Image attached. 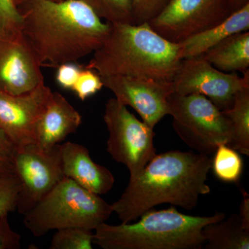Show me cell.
Returning <instances> with one entry per match:
<instances>
[{
    "instance_id": "19",
    "label": "cell",
    "mask_w": 249,
    "mask_h": 249,
    "mask_svg": "<svg viewBox=\"0 0 249 249\" xmlns=\"http://www.w3.org/2000/svg\"><path fill=\"white\" fill-rule=\"evenodd\" d=\"M222 111L230 124L228 145L239 153L249 156V88L236 93L231 107Z\"/></svg>"
},
{
    "instance_id": "6",
    "label": "cell",
    "mask_w": 249,
    "mask_h": 249,
    "mask_svg": "<svg viewBox=\"0 0 249 249\" xmlns=\"http://www.w3.org/2000/svg\"><path fill=\"white\" fill-rule=\"evenodd\" d=\"M168 104L174 129L196 152L210 155L220 144H229V120L206 96L173 93L168 98Z\"/></svg>"
},
{
    "instance_id": "30",
    "label": "cell",
    "mask_w": 249,
    "mask_h": 249,
    "mask_svg": "<svg viewBox=\"0 0 249 249\" xmlns=\"http://www.w3.org/2000/svg\"><path fill=\"white\" fill-rule=\"evenodd\" d=\"M16 147L4 131L0 128V155L11 160Z\"/></svg>"
},
{
    "instance_id": "27",
    "label": "cell",
    "mask_w": 249,
    "mask_h": 249,
    "mask_svg": "<svg viewBox=\"0 0 249 249\" xmlns=\"http://www.w3.org/2000/svg\"><path fill=\"white\" fill-rule=\"evenodd\" d=\"M83 66L76 62H67L57 67V83L65 89L71 90Z\"/></svg>"
},
{
    "instance_id": "3",
    "label": "cell",
    "mask_w": 249,
    "mask_h": 249,
    "mask_svg": "<svg viewBox=\"0 0 249 249\" xmlns=\"http://www.w3.org/2000/svg\"><path fill=\"white\" fill-rule=\"evenodd\" d=\"M182 58L178 43L170 42L150 27L111 24L107 38L86 65L101 77L133 76L173 82Z\"/></svg>"
},
{
    "instance_id": "14",
    "label": "cell",
    "mask_w": 249,
    "mask_h": 249,
    "mask_svg": "<svg viewBox=\"0 0 249 249\" xmlns=\"http://www.w3.org/2000/svg\"><path fill=\"white\" fill-rule=\"evenodd\" d=\"M62 172L87 191L98 195L107 194L115 183L110 170L93 161L86 147L73 142L60 145Z\"/></svg>"
},
{
    "instance_id": "10",
    "label": "cell",
    "mask_w": 249,
    "mask_h": 249,
    "mask_svg": "<svg viewBox=\"0 0 249 249\" xmlns=\"http://www.w3.org/2000/svg\"><path fill=\"white\" fill-rule=\"evenodd\" d=\"M173 84L174 93L203 95L221 111L227 110L236 93L249 88V71L242 77L236 72L221 71L199 55L182 60Z\"/></svg>"
},
{
    "instance_id": "20",
    "label": "cell",
    "mask_w": 249,
    "mask_h": 249,
    "mask_svg": "<svg viewBox=\"0 0 249 249\" xmlns=\"http://www.w3.org/2000/svg\"><path fill=\"white\" fill-rule=\"evenodd\" d=\"M211 161L216 178L227 183H235L239 181L243 171V160L240 153L227 144L218 145Z\"/></svg>"
},
{
    "instance_id": "17",
    "label": "cell",
    "mask_w": 249,
    "mask_h": 249,
    "mask_svg": "<svg viewBox=\"0 0 249 249\" xmlns=\"http://www.w3.org/2000/svg\"><path fill=\"white\" fill-rule=\"evenodd\" d=\"M201 56L219 71L246 73L249 71V31L229 36Z\"/></svg>"
},
{
    "instance_id": "16",
    "label": "cell",
    "mask_w": 249,
    "mask_h": 249,
    "mask_svg": "<svg viewBox=\"0 0 249 249\" xmlns=\"http://www.w3.org/2000/svg\"><path fill=\"white\" fill-rule=\"evenodd\" d=\"M249 31V2L222 22L179 42L182 60L203 55L229 36Z\"/></svg>"
},
{
    "instance_id": "23",
    "label": "cell",
    "mask_w": 249,
    "mask_h": 249,
    "mask_svg": "<svg viewBox=\"0 0 249 249\" xmlns=\"http://www.w3.org/2000/svg\"><path fill=\"white\" fill-rule=\"evenodd\" d=\"M22 18L14 0H0V39L22 34Z\"/></svg>"
},
{
    "instance_id": "22",
    "label": "cell",
    "mask_w": 249,
    "mask_h": 249,
    "mask_svg": "<svg viewBox=\"0 0 249 249\" xmlns=\"http://www.w3.org/2000/svg\"><path fill=\"white\" fill-rule=\"evenodd\" d=\"M92 231L67 228L56 231L51 240V249H92Z\"/></svg>"
},
{
    "instance_id": "29",
    "label": "cell",
    "mask_w": 249,
    "mask_h": 249,
    "mask_svg": "<svg viewBox=\"0 0 249 249\" xmlns=\"http://www.w3.org/2000/svg\"><path fill=\"white\" fill-rule=\"evenodd\" d=\"M243 199L239 208V218L242 227L245 230L249 231V196L245 191H242Z\"/></svg>"
},
{
    "instance_id": "31",
    "label": "cell",
    "mask_w": 249,
    "mask_h": 249,
    "mask_svg": "<svg viewBox=\"0 0 249 249\" xmlns=\"http://www.w3.org/2000/svg\"><path fill=\"white\" fill-rule=\"evenodd\" d=\"M13 173H14V169L11 160L0 155V175Z\"/></svg>"
},
{
    "instance_id": "33",
    "label": "cell",
    "mask_w": 249,
    "mask_h": 249,
    "mask_svg": "<svg viewBox=\"0 0 249 249\" xmlns=\"http://www.w3.org/2000/svg\"><path fill=\"white\" fill-rule=\"evenodd\" d=\"M15 3H16V6H17V7H18V6H19L21 4H22V1H24V0H14Z\"/></svg>"
},
{
    "instance_id": "8",
    "label": "cell",
    "mask_w": 249,
    "mask_h": 249,
    "mask_svg": "<svg viewBox=\"0 0 249 249\" xmlns=\"http://www.w3.org/2000/svg\"><path fill=\"white\" fill-rule=\"evenodd\" d=\"M60 145L47 150L35 144L16 147L11 162L21 183L18 213L24 215L29 212L65 178Z\"/></svg>"
},
{
    "instance_id": "26",
    "label": "cell",
    "mask_w": 249,
    "mask_h": 249,
    "mask_svg": "<svg viewBox=\"0 0 249 249\" xmlns=\"http://www.w3.org/2000/svg\"><path fill=\"white\" fill-rule=\"evenodd\" d=\"M168 0H132L134 24L150 22L163 9Z\"/></svg>"
},
{
    "instance_id": "32",
    "label": "cell",
    "mask_w": 249,
    "mask_h": 249,
    "mask_svg": "<svg viewBox=\"0 0 249 249\" xmlns=\"http://www.w3.org/2000/svg\"><path fill=\"white\" fill-rule=\"evenodd\" d=\"M249 2V0H229V6L232 12L240 9Z\"/></svg>"
},
{
    "instance_id": "25",
    "label": "cell",
    "mask_w": 249,
    "mask_h": 249,
    "mask_svg": "<svg viewBox=\"0 0 249 249\" xmlns=\"http://www.w3.org/2000/svg\"><path fill=\"white\" fill-rule=\"evenodd\" d=\"M103 87L101 76L85 66L80 71L71 90L81 101H85L101 91Z\"/></svg>"
},
{
    "instance_id": "7",
    "label": "cell",
    "mask_w": 249,
    "mask_h": 249,
    "mask_svg": "<svg viewBox=\"0 0 249 249\" xmlns=\"http://www.w3.org/2000/svg\"><path fill=\"white\" fill-rule=\"evenodd\" d=\"M103 120L109 132L108 153L127 167L129 178H135L157 154L154 129L139 120L115 98L106 103Z\"/></svg>"
},
{
    "instance_id": "2",
    "label": "cell",
    "mask_w": 249,
    "mask_h": 249,
    "mask_svg": "<svg viewBox=\"0 0 249 249\" xmlns=\"http://www.w3.org/2000/svg\"><path fill=\"white\" fill-rule=\"evenodd\" d=\"M212 159L193 151L156 154L111 205L121 223L137 220L149 210L171 204L186 211L196 209L201 196L209 194L208 175Z\"/></svg>"
},
{
    "instance_id": "5",
    "label": "cell",
    "mask_w": 249,
    "mask_h": 249,
    "mask_svg": "<svg viewBox=\"0 0 249 249\" xmlns=\"http://www.w3.org/2000/svg\"><path fill=\"white\" fill-rule=\"evenodd\" d=\"M112 213L111 205L100 196L64 178L24 214V224L33 235L40 237L67 228L93 231Z\"/></svg>"
},
{
    "instance_id": "34",
    "label": "cell",
    "mask_w": 249,
    "mask_h": 249,
    "mask_svg": "<svg viewBox=\"0 0 249 249\" xmlns=\"http://www.w3.org/2000/svg\"><path fill=\"white\" fill-rule=\"evenodd\" d=\"M49 1H55V2H60V1H66V0H49Z\"/></svg>"
},
{
    "instance_id": "28",
    "label": "cell",
    "mask_w": 249,
    "mask_h": 249,
    "mask_svg": "<svg viewBox=\"0 0 249 249\" xmlns=\"http://www.w3.org/2000/svg\"><path fill=\"white\" fill-rule=\"evenodd\" d=\"M9 214L0 217V249H19L21 236L10 225Z\"/></svg>"
},
{
    "instance_id": "1",
    "label": "cell",
    "mask_w": 249,
    "mask_h": 249,
    "mask_svg": "<svg viewBox=\"0 0 249 249\" xmlns=\"http://www.w3.org/2000/svg\"><path fill=\"white\" fill-rule=\"evenodd\" d=\"M18 9L21 32L41 67L78 62L99 49L111 29L80 0H24Z\"/></svg>"
},
{
    "instance_id": "21",
    "label": "cell",
    "mask_w": 249,
    "mask_h": 249,
    "mask_svg": "<svg viewBox=\"0 0 249 249\" xmlns=\"http://www.w3.org/2000/svg\"><path fill=\"white\" fill-rule=\"evenodd\" d=\"M110 24H134L132 0H80Z\"/></svg>"
},
{
    "instance_id": "4",
    "label": "cell",
    "mask_w": 249,
    "mask_h": 249,
    "mask_svg": "<svg viewBox=\"0 0 249 249\" xmlns=\"http://www.w3.org/2000/svg\"><path fill=\"white\" fill-rule=\"evenodd\" d=\"M226 217L224 213L193 216L175 207L149 210L137 222L111 225L102 223L93 233V244L103 249H201L203 229Z\"/></svg>"
},
{
    "instance_id": "12",
    "label": "cell",
    "mask_w": 249,
    "mask_h": 249,
    "mask_svg": "<svg viewBox=\"0 0 249 249\" xmlns=\"http://www.w3.org/2000/svg\"><path fill=\"white\" fill-rule=\"evenodd\" d=\"M52 93L45 81L24 94L0 91V128L15 146L36 145L37 125Z\"/></svg>"
},
{
    "instance_id": "9",
    "label": "cell",
    "mask_w": 249,
    "mask_h": 249,
    "mask_svg": "<svg viewBox=\"0 0 249 249\" xmlns=\"http://www.w3.org/2000/svg\"><path fill=\"white\" fill-rule=\"evenodd\" d=\"M232 13L229 0H168L147 23L166 40L179 43L217 25Z\"/></svg>"
},
{
    "instance_id": "11",
    "label": "cell",
    "mask_w": 249,
    "mask_h": 249,
    "mask_svg": "<svg viewBox=\"0 0 249 249\" xmlns=\"http://www.w3.org/2000/svg\"><path fill=\"white\" fill-rule=\"evenodd\" d=\"M101 78L103 86L114 93V98L126 107L133 108L151 128L169 115L168 100L174 93L173 82L123 75Z\"/></svg>"
},
{
    "instance_id": "24",
    "label": "cell",
    "mask_w": 249,
    "mask_h": 249,
    "mask_svg": "<svg viewBox=\"0 0 249 249\" xmlns=\"http://www.w3.org/2000/svg\"><path fill=\"white\" fill-rule=\"evenodd\" d=\"M20 189V181L15 173L0 175V217L16 211Z\"/></svg>"
},
{
    "instance_id": "18",
    "label": "cell",
    "mask_w": 249,
    "mask_h": 249,
    "mask_svg": "<svg viewBox=\"0 0 249 249\" xmlns=\"http://www.w3.org/2000/svg\"><path fill=\"white\" fill-rule=\"evenodd\" d=\"M203 235L205 249H249V231L242 227L238 214L208 224L203 229Z\"/></svg>"
},
{
    "instance_id": "15",
    "label": "cell",
    "mask_w": 249,
    "mask_h": 249,
    "mask_svg": "<svg viewBox=\"0 0 249 249\" xmlns=\"http://www.w3.org/2000/svg\"><path fill=\"white\" fill-rule=\"evenodd\" d=\"M82 124V116L59 92L52 91L37 129L36 143L47 150L60 145Z\"/></svg>"
},
{
    "instance_id": "13",
    "label": "cell",
    "mask_w": 249,
    "mask_h": 249,
    "mask_svg": "<svg viewBox=\"0 0 249 249\" xmlns=\"http://www.w3.org/2000/svg\"><path fill=\"white\" fill-rule=\"evenodd\" d=\"M41 65L22 34L0 39V91L30 92L44 80Z\"/></svg>"
}]
</instances>
